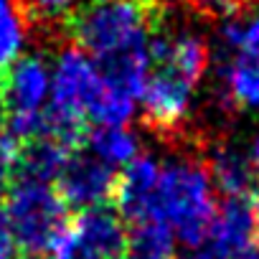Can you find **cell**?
Segmentation results:
<instances>
[{
  "mask_svg": "<svg viewBox=\"0 0 259 259\" xmlns=\"http://www.w3.org/2000/svg\"><path fill=\"white\" fill-rule=\"evenodd\" d=\"M31 33V21L21 0H0V76L18 59Z\"/></svg>",
  "mask_w": 259,
  "mask_h": 259,
  "instance_id": "5bb4252c",
  "label": "cell"
},
{
  "mask_svg": "<svg viewBox=\"0 0 259 259\" xmlns=\"http://www.w3.org/2000/svg\"><path fill=\"white\" fill-rule=\"evenodd\" d=\"M89 148L99 160L107 165L112 163H130L140 155V140L135 133H130L124 127H94L89 133Z\"/></svg>",
  "mask_w": 259,
  "mask_h": 259,
  "instance_id": "2e32d148",
  "label": "cell"
},
{
  "mask_svg": "<svg viewBox=\"0 0 259 259\" xmlns=\"http://www.w3.org/2000/svg\"><path fill=\"white\" fill-rule=\"evenodd\" d=\"M155 203L188 249L203 244L219 211L203 158L188 155L165 165L158 181Z\"/></svg>",
  "mask_w": 259,
  "mask_h": 259,
  "instance_id": "7a4b0ae2",
  "label": "cell"
},
{
  "mask_svg": "<svg viewBox=\"0 0 259 259\" xmlns=\"http://www.w3.org/2000/svg\"><path fill=\"white\" fill-rule=\"evenodd\" d=\"M71 229L87 241L97 254L104 259H119L127 246V234L119 221V213L112 211V206H97L84 208L71 219Z\"/></svg>",
  "mask_w": 259,
  "mask_h": 259,
  "instance_id": "30bf717a",
  "label": "cell"
},
{
  "mask_svg": "<svg viewBox=\"0 0 259 259\" xmlns=\"http://www.w3.org/2000/svg\"><path fill=\"white\" fill-rule=\"evenodd\" d=\"M117 173L99 158L74 153L66 163L61 178L56 181V191L69 208L84 211L97 206H109L114 196Z\"/></svg>",
  "mask_w": 259,
  "mask_h": 259,
  "instance_id": "5b68a950",
  "label": "cell"
},
{
  "mask_svg": "<svg viewBox=\"0 0 259 259\" xmlns=\"http://www.w3.org/2000/svg\"><path fill=\"white\" fill-rule=\"evenodd\" d=\"M208 148L211 153L206 158V168L219 193L224 198H251L259 188V176L249 155H244L241 148H236L229 140H211Z\"/></svg>",
  "mask_w": 259,
  "mask_h": 259,
  "instance_id": "52a82bcc",
  "label": "cell"
},
{
  "mask_svg": "<svg viewBox=\"0 0 259 259\" xmlns=\"http://www.w3.org/2000/svg\"><path fill=\"white\" fill-rule=\"evenodd\" d=\"M219 74L236 107H259V51H239L219 64Z\"/></svg>",
  "mask_w": 259,
  "mask_h": 259,
  "instance_id": "4fadbf2b",
  "label": "cell"
},
{
  "mask_svg": "<svg viewBox=\"0 0 259 259\" xmlns=\"http://www.w3.org/2000/svg\"><path fill=\"white\" fill-rule=\"evenodd\" d=\"M206 241L224 259H236L241 254H249V246L254 241L251 198H224Z\"/></svg>",
  "mask_w": 259,
  "mask_h": 259,
  "instance_id": "ba28073f",
  "label": "cell"
},
{
  "mask_svg": "<svg viewBox=\"0 0 259 259\" xmlns=\"http://www.w3.org/2000/svg\"><path fill=\"white\" fill-rule=\"evenodd\" d=\"M49 259H104L102 254H97L87 241H81V236L71 229V224L64 229V234L56 239Z\"/></svg>",
  "mask_w": 259,
  "mask_h": 259,
  "instance_id": "d6986e66",
  "label": "cell"
},
{
  "mask_svg": "<svg viewBox=\"0 0 259 259\" xmlns=\"http://www.w3.org/2000/svg\"><path fill=\"white\" fill-rule=\"evenodd\" d=\"M71 150L56 143L54 138H36L28 143H21L18 160H16V181H31V183H56L71 160Z\"/></svg>",
  "mask_w": 259,
  "mask_h": 259,
  "instance_id": "8fae6325",
  "label": "cell"
},
{
  "mask_svg": "<svg viewBox=\"0 0 259 259\" xmlns=\"http://www.w3.org/2000/svg\"><path fill=\"white\" fill-rule=\"evenodd\" d=\"M236 259H259V254H241V256H236Z\"/></svg>",
  "mask_w": 259,
  "mask_h": 259,
  "instance_id": "cb8c5ba5",
  "label": "cell"
},
{
  "mask_svg": "<svg viewBox=\"0 0 259 259\" xmlns=\"http://www.w3.org/2000/svg\"><path fill=\"white\" fill-rule=\"evenodd\" d=\"M69 211L54 186L13 181L6 196V216L16 249L26 256L51 254L56 239L71 224Z\"/></svg>",
  "mask_w": 259,
  "mask_h": 259,
  "instance_id": "3957f363",
  "label": "cell"
},
{
  "mask_svg": "<svg viewBox=\"0 0 259 259\" xmlns=\"http://www.w3.org/2000/svg\"><path fill=\"white\" fill-rule=\"evenodd\" d=\"M130 259H170L176 251V236L170 224L160 216V211L148 213L130 224L127 246Z\"/></svg>",
  "mask_w": 259,
  "mask_h": 259,
  "instance_id": "7c38bea8",
  "label": "cell"
},
{
  "mask_svg": "<svg viewBox=\"0 0 259 259\" xmlns=\"http://www.w3.org/2000/svg\"><path fill=\"white\" fill-rule=\"evenodd\" d=\"M102 89V71L99 66L76 46L64 44L61 54L56 56V69L51 79V107L87 114Z\"/></svg>",
  "mask_w": 259,
  "mask_h": 259,
  "instance_id": "277c9868",
  "label": "cell"
},
{
  "mask_svg": "<svg viewBox=\"0 0 259 259\" xmlns=\"http://www.w3.org/2000/svg\"><path fill=\"white\" fill-rule=\"evenodd\" d=\"M51 87V71L41 56H21L6 74L3 89L8 102V114L13 112H41Z\"/></svg>",
  "mask_w": 259,
  "mask_h": 259,
  "instance_id": "9c48e42d",
  "label": "cell"
},
{
  "mask_svg": "<svg viewBox=\"0 0 259 259\" xmlns=\"http://www.w3.org/2000/svg\"><path fill=\"white\" fill-rule=\"evenodd\" d=\"M21 143L11 135H0V198H6L16 181V160Z\"/></svg>",
  "mask_w": 259,
  "mask_h": 259,
  "instance_id": "ffe728a7",
  "label": "cell"
},
{
  "mask_svg": "<svg viewBox=\"0 0 259 259\" xmlns=\"http://www.w3.org/2000/svg\"><path fill=\"white\" fill-rule=\"evenodd\" d=\"M8 124V102H6V89H3V76H0V130Z\"/></svg>",
  "mask_w": 259,
  "mask_h": 259,
  "instance_id": "44dd1931",
  "label": "cell"
},
{
  "mask_svg": "<svg viewBox=\"0 0 259 259\" xmlns=\"http://www.w3.org/2000/svg\"><path fill=\"white\" fill-rule=\"evenodd\" d=\"M168 13L170 6L163 0H87L66 18L64 38L87 56L104 61L145 46Z\"/></svg>",
  "mask_w": 259,
  "mask_h": 259,
  "instance_id": "6da1fadb",
  "label": "cell"
},
{
  "mask_svg": "<svg viewBox=\"0 0 259 259\" xmlns=\"http://www.w3.org/2000/svg\"><path fill=\"white\" fill-rule=\"evenodd\" d=\"M133 112H135L133 97L102 81V89L87 114L92 117V122H97V127H124Z\"/></svg>",
  "mask_w": 259,
  "mask_h": 259,
  "instance_id": "ac0fdd59",
  "label": "cell"
},
{
  "mask_svg": "<svg viewBox=\"0 0 259 259\" xmlns=\"http://www.w3.org/2000/svg\"><path fill=\"white\" fill-rule=\"evenodd\" d=\"M208 64H211V49L198 33H193V31H173L170 59H168L165 66H158V69H173L181 76H186L188 81L198 84L201 76L206 74Z\"/></svg>",
  "mask_w": 259,
  "mask_h": 259,
  "instance_id": "9a60e30c",
  "label": "cell"
},
{
  "mask_svg": "<svg viewBox=\"0 0 259 259\" xmlns=\"http://www.w3.org/2000/svg\"><path fill=\"white\" fill-rule=\"evenodd\" d=\"M249 160H251V165H254V170H256V176H259V135H256V138H254V143H251Z\"/></svg>",
  "mask_w": 259,
  "mask_h": 259,
  "instance_id": "603a6c76",
  "label": "cell"
},
{
  "mask_svg": "<svg viewBox=\"0 0 259 259\" xmlns=\"http://www.w3.org/2000/svg\"><path fill=\"white\" fill-rule=\"evenodd\" d=\"M21 3L28 13L31 28H41L51 41L69 44L64 38V23L76 11V0H21Z\"/></svg>",
  "mask_w": 259,
  "mask_h": 259,
  "instance_id": "e0dca14e",
  "label": "cell"
},
{
  "mask_svg": "<svg viewBox=\"0 0 259 259\" xmlns=\"http://www.w3.org/2000/svg\"><path fill=\"white\" fill-rule=\"evenodd\" d=\"M160 181V168L150 155H138L135 160H130L122 173H117L114 181V196L112 206L117 213H122L130 224L155 213V191Z\"/></svg>",
  "mask_w": 259,
  "mask_h": 259,
  "instance_id": "8992f818",
  "label": "cell"
},
{
  "mask_svg": "<svg viewBox=\"0 0 259 259\" xmlns=\"http://www.w3.org/2000/svg\"><path fill=\"white\" fill-rule=\"evenodd\" d=\"M251 211H254V241L259 244V188L251 196Z\"/></svg>",
  "mask_w": 259,
  "mask_h": 259,
  "instance_id": "7402d4cb",
  "label": "cell"
}]
</instances>
